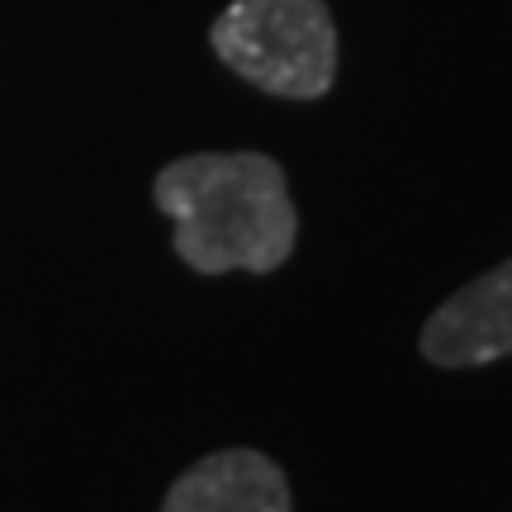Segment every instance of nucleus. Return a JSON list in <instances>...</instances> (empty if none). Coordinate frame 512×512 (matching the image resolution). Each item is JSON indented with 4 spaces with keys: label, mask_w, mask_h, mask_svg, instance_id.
Returning <instances> with one entry per match:
<instances>
[{
    "label": "nucleus",
    "mask_w": 512,
    "mask_h": 512,
    "mask_svg": "<svg viewBox=\"0 0 512 512\" xmlns=\"http://www.w3.org/2000/svg\"><path fill=\"white\" fill-rule=\"evenodd\" d=\"M152 204L176 223V256L200 275H271L294 256L299 214L266 152H195L157 171Z\"/></svg>",
    "instance_id": "f257e3e1"
},
{
    "label": "nucleus",
    "mask_w": 512,
    "mask_h": 512,
    "mask_svg": "<svg viewBox=\"0 0 512 512\" xmlns=\"http://www.w3.org/2000/svg\"><path fill=\"white\" fill-rule=\"evenodd\" d=\"M209 43L256 91L280 100H318L337 81V24L328 0H233Z\"/></svg>",
    "instance_id": "f03ea898"
},
{
    "label": "nucleus",
    "mask_w": 512,
    "mask_h": 512,
    "mask_svg": "<svg viewBox=\"0 0 512 512\" xmlns=\"http://www.w3.org/2000/svg\"><path fill=\"white\" fill-rule=\"evenodd\" d=\"M418 351L441 370L494 366L512 356V256L460 285L427 323Z\"/></svg>",
    "instance_id": "7ed1b4c3"
},
{
    "label": "nucleus",
    "mask_w": 512,
    "mask_h": 512,
    "mask_svg": "<svg viewBox=\"0 0 512 512\" xmlns=\"http://www.w3.org/2000/svg\"><path fill=\"white\" fill-rule=\"evenodd\" d=\"M162 512H294V494L266 451L228 446L176 475Z\"/></svg>",
    "instance_id": "20e7f679"
}]
</instances>
